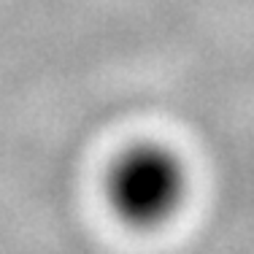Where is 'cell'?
Wrapping results in <instances>:
<instances>
[{
  "instance_id": "cell-1",
  "label": "cell",
  "mask_w": 254,
  "mask_h": 254,
  "mask_svg": "<svg viewBox=\"0 0 254 254\" xmlns=\"http://www.w3.org/2000/svg\"><path fill=\"white\" fill-rule=\"evenodd\" d=\"M190 192L184 160L162 143H132L106 173V203L122 225L157 230L181 211Z\"/></svg>"
}]
</instances>
